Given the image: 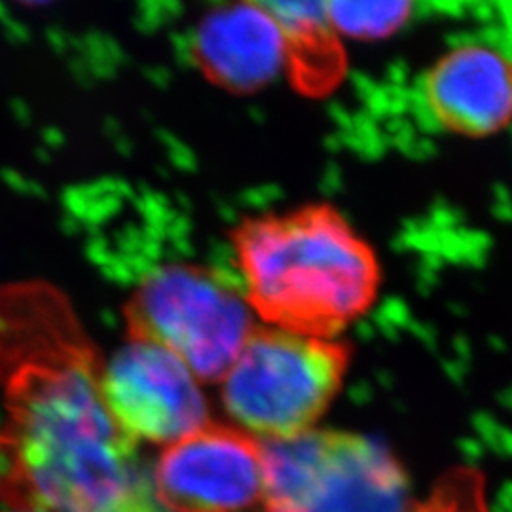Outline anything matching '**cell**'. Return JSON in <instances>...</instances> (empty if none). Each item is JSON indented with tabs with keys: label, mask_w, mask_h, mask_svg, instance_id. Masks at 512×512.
Returning a JSON list of instances; mask_svg holds the SVG:
<instances>
[{
	"label": "cell",
	"mask_w": 512,
	"mask_h": 512,
	"mask_svg": "<svg viewBox=\"0 0 512 512\" xmlns=\"http://www.w3.org/2000/svg\"><path fill=\"white\" fill-rule=\"evenodd\" d=\"M103 366L57 289H0V501L12 512H164L103 399Z\"/></svg>",
	"instance_id": "1"
},
{
	"label": "cell",
	"mask_w": 512,
	"mask_h": 512,
	"mask_svg": "<svg viewBox=\"0 0 512 512\" xmlns=\"http://www.w3.org/2000/svg\"><path fill=\"white\" fill-rule=\"evenodd\" d=\"M232 245L241 289L268 327L336 338L380 293L378 255L330 205L243 220Z\"/></svg>",
	"instance_id": "2"
},
{
	"label": "cell",
	"mask_w": 512,
	"mask_h": 512,
	"mask_svg": "<svg viewBox=\"0 0 512 512\" xmlns=\"http://www.w3.org/2000/svg\"><path fill=\"white\" fill-rule=\"evenodd\" d=\"M349 349L323 338L258 327L222 382V403L232 420L264 440L311 431L344 384Z\"/></svg>",
	"instance_id": "3"
},
{
	"label": "cell",
	"mask_w": 512,
	"mask_h": 512,
	"mask_svg": "<svg viewBox=\"0 0 512 512\" xmlns=\"http://www.w3.org/2000/svg\"><path fill=\"white\" fill-rule=\"evenodd\" d=\"M124 315L128 338L171 351L200 382H220L258 329L241 285L188 262L141 277Z\"/></svg>",
	"instance_id": "4"
},
{
	"label": "cell",
	"mask_w": 512,
	"mask_h": 512,
	"mask_svg": "<svg viewBox=\"0 0 512 512\" xmlns=\"http://www.w3.org/2000/svg\"><path fill=\"white\" fill-rule=\"evenodd\" d=\"M266 512H406L408 478L378 440L306 431L264 440Z\"/></svg>",
	"instance_id": "5"
},
{
	"label": "cell",
	"mask_w": 512,
	"mask_h": 512,
	"mask_svg": "<svg viewBox=\"0 0 512 512\" xmlns=\"http://www.w3.org/2000/svg\"><path fill=\"white\" fill-rule=\"evenodd\" d=\"M101 391L133 440L173 444L209 423L200 380L171 351L129 338L103 366Z\"/></svg>",
	"instance_id": "6"
},
{
	"label": "cell",
	"mask_w": 512,
	"mask_h": 512,
	"mask_svg": "<svg viewBox=\"0 0 512 512\" xmlns=\"http://www.w3.org/2000/svg\"><path fill=\"white\" fill-rule=\"evenodd\" d=\"M171 512H241L264 492L262 440L232 425L207 423L167 446L152 476Z\"/></svg>",
	"instance_id": "7"
},
{
	"label": "cell",
	"mask_w": 512,
	"mask_h": 512,
	"mask_svg": "<svg viewBox=\"0 0 512 512\" xmlns=\"http://www.w3.org/2000/svg\"><path fill=\"white\" fill-rule=\"evenodd\" d=\"M421 95L440 128L463 137L495 135L512 122V57L490 44L456 46L431 65Z\"/></svg>",
	"instance_id": "8"
},
{
	"label": "cell",
	"mask_w": 512,
	"mask_h": 512,
	"mask_svg": "<svg viewBox=\"0 0 512 512\" xmlns=\"http://www.w3.org/2000/svg\"><path fill=\"white\" fill-rule=\"evenodd\" d=\"M190 48L198 69L228 92H258L291 67L285 33L264 2L213 8L200 19Z\"/></svg>",
	"instance_id": "9"
},
{
	"label": "cell",
	"mask_w": 512,
	"mask_h": 512,
	"mask_svg": "<svg viewBox=\"0 0 512 512\" xmlns=\"http://www.w3.org/2000/svg\"><path fill=\"white\" fill-rule=\"evenodd\" d=\"M281 25L291 54L289 71L304 78V86L330 80L336 74V33L330 27L327 2H264Z\"/></svg>",
	"instance_id": "10"
},
{
	"label": "cell",
	"mask_w": 512,
	"mask_h": 512,
	"mask_svg": "<svg viewBox=\"0 0 512 512\" xmlns=\"http://www.w3.org/2000/svg\"><path fill=\"white\" fill-rule=\"evenodd\" d=\"M412 8L408 2H327V16L336 37L378 40L404 27Z\"/></svg>",
	"instance_id": "11"
},
{
	"label": "cell",
	"mask_w": 512,
	"mask_h": 512,
	"mask_svg": "<svg viewBox=\"0 0 512 512\" xmlns=\"http://www.w3.org/2000/svg\"><path fill=\"white\" fill-rule=\"evenodd\" d=\"M412 512H488L484 475L471 467L444 473L429 497Z\"/></svg>",
	"instance_id": "12"
},
{
	"label": "cell",
	"mask_w": 512,
	"mask_h": 512,
	"mask_svg": "<svg viewBox=\"0 0 512 512\" xmlns=\"http://www.w3.org/2000/svg\"><path fill=\"white\" fill-rule=\"evenodd\" d=\"M501 10H503V19H505V25H507V42H509L505 52L512 57V4L501 6Z\"/></svg>",
	"instance_id": "13"
}]
</instances>
